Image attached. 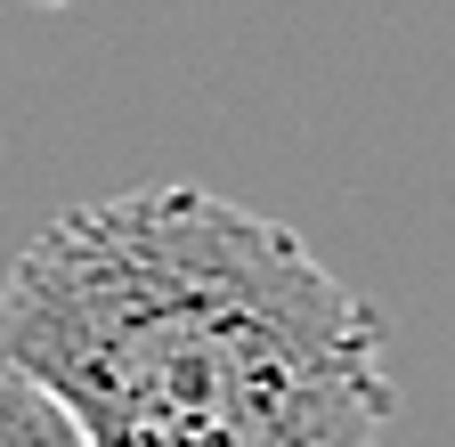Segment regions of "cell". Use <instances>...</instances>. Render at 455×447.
I'll use <instances>...</instances> for the list:
<instances>
[{
    "label": "cell",
    "instance_id": "cell-1",
    "mask_svg": "<svg viewBox=\"0 0 455 447\" xmlns=\"http://www.w3.org/2000/svg\"><path fill=\"white\" fill-rule=\"evenodd\" d=\"M0 358L82 447H382L390 333L301 228L196 188H114L0 276Z\"/></svg>",
    "mask_w": 455,
    "mask_h": 447
},
{
    "label": "cell",
    "instance_id": "cell-2",
    "mask_svg": "<svg viewBox=\"0 0 455 447\" xmlns=\"http://www.w3.org/2000/svg\"><path fill=\"white\" fill-rule=\"evenodd\" d=\"M0 447H82L74 423L57 415V407L41 399V390H33L9 358H0Z\"/></svg>",
    "mask_w": 455,
    "mask_h": 447
}]
</instances>
